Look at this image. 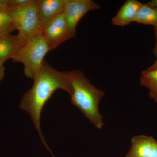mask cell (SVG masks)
<instances>
[{
	"label": "cell",
	"mask_w": 157,
	"mask_h": 157,
	"mask_svg": "<svg viewBox=\"0 0 157 157\" xmlns=\"http://www.w3.org/2000/svg\"><path fill=\"white\" fill-rule=\"evenodd\" d=\"M33 79V85L23 96L20 107L30 116L42 143L52 157H55L42 134L40 127V118L43 107L57 90H63L70 95H72L73 90L68 71H58L44 60Z\"/></svg>",
	"instance_id": "1"
},
{
	"label": "cell",
	"mask_w": 157,
	"mask_h": 157,
	"mask_svg": "<svg viewBox=\"0 0 157 157\" xmlns=\"http://www.w3.org/2000/svg\"><path fill=\"white\" fill-rule=\"evenodd\" d=\"M68 75L73 90L71 103L97 129H102L104 123L103 115L99 112V104L105 92L92 84L80 70L68 71Z\"/></svg>",
	"instance_id": "2"
},
{
	"label": "cell",
	"mask_w": 157,
	"mask_h": 157,
	"mask_svg": "<svg viewBox=\"0 0 157 157\" xmlns=\"http://www.w3.org/2000/svg\"><path fill=\"white\" fill-rule=\"evenodd\" d=\"M49 51L41 33L24 43L12 59L14 62L22 63L25 76L33 79L42 67L45 55Z\"/></svg>",
	"instance_id": "3"
},
{
	"label": "cell",
	"mask_w": 157,
	"mask_h": 157,
	"mask_svg": "<svg viewBox=\"0 0 157 157\" xmlns=\"http://www.w3.org/2000/svg\"><path fill=\"white\" fill-rule=\"evenodd\" d=\"M8 14L18 31L17 35L24 43L42 33L43 29L37 12L36 0H33L23 8L11 10Z\"/></svg>",
	"instance_id": "4"
},
{
	"label": "cell",
	"mask_w": 157,
	"mask_h": 157,
	"mask_svg": "<svg viewBox=\"0 0 157 157\" xmlns=\"http://www.w3.org/2000/svg\"><path fill=\"white\" fill-rule=\"evenodd\" d=\"M101 6L92 0H65L63 14L71 38L76 36L80 20L90 11L99 10Z\"/></svg>",
	"instance_id": "5"
},
{
	"label": "cell",
	"mask_w": 157,
	"mask_h": 157,
	"mask_svg": "<svg viewBox=\"0 0 157 157\" xmlns=\"http://www.w3.org/2000/svg\"><path fill=\"white\" fill-rule=\"evenodd\" d=\"M42 33L50 51L57 48L68 39H71L63 13L49 21L44 27Z\"/></svg>",
	"instance_id": "6"
},
{
	"label": "cell",
	"mask_w": 157,
	"mask_h": 157,
	"mask_svg": "<svg viewBox=\"0 0 157 157\" xmlns=\"http://www.w3.org/2000/svg\"><path fill=\"white\" fill-rule=\"evenodd\" d=\"M65 3V0H36L42 29L55 17L63 13Z\"/></svg>",
	"instance_id": "7"
},
{
	"label": "cell",
	"mask_w": 157,
	"mask_h": 157,
	"mask_svg": "<svg viewBox=\"0 0 157 157\" xmlns=\"http://www.w3.org/2000/svg\"><path fill=\"white\" fill-rule=\"evenodd\" d=\"M156 141L152 136H134L131 140V146L126 157H151Z\"/></svg>",
	"instance_id": "8"
},
{
	"label": "cell",
	"mask_w": 157,
	"mask_h": 157,
	"mask_svg": "<svg viewBox=\"0 0 157 157\" xmlns=\"http://www.w3.org/2000/svg\"><path fill=\"white\" fill-rule=\"evenodd\" d=\"M142 3L137 0H127L111 19L113 25L123 27L135 21Z\"/></svg>",
	"instance_id": "9"
},
{
	"label": "cell",
	"mask_w": 157,
	"mask_h": 157,
	"mask_svg": "<svg viewBox=\"0 0 157 157\" xmlns=\"http://www.w3.org/2000/svg\"><path fill=\"white\" fill-rule=\"evenodd\" d=\"M23 44L17 35L0 36V65L12 59Z\"/></svg>",
	"instance_id": "10"
},
{
	"label": "cell",
	"mask_w": 157,
	"mask_h": 157,
	"mask_svg": "<svg viewBox=\"0 0 157 157\" xmlns=\"http://www.w3.org/2000/svg\"><path fill=\"white\" fill-rule=\"evenodd\" d=\"M134 22L141 24L157 26V8L142 4L137 12Z\"/></svg>",
	"instance_id": "11"
},
{
	"label": "cell",
	"mask_w": 157,
	"mask_h": 157,
	"mask_svg": "<svg viewBox=\"0 0 157 157\" xmlns=\"http://www.w3.org/2000/svg\"><path fill=\"white\" fill-rule=\"evenodd\" d=\"M140 84L149 90V96L157 103V69L142 71L140 74Z\"/></svg>",
	"instance_id": "12"
},
{
	"label": "cell",
	"mask_w": 157,
	"mask_h": 157,
	"mask_svg": "<svg viewBox=\"0 0 157 157\" xmlns=\"http://www.w3.org/2000/svg\"><path fill=\"white\" fill-rule=\"evenodd\" d=\"M15 30L16 28L9 14L0 13V36H10Z\"/></svg>",
	"instance_id": "13"
},
{
	"label": "cell",
	"mask_w": 157,
	"mask_h": 157,
	"mask_svg": "<svg viewBox=\"0 0 157 157\" xmlns=\"http://www.w3.org/2000/svg\"><path fill=\"white\" fill-rule=\"evenodd\" d=\"M33 0H8L9 11L21 9L27 6Z\"/></svg>",
	"instance_id": "14"
},
{
	"label": "cell",
	"mask_w": 157,
	"mask_h": 157,
	"mask_svg": "<svg viewBox=\"0 0 157 157\" xmlns=\"http://www.w3.org/2000/svg\"><path fill=\"white\" fill-rule=\"evenodd\" d=\"M8 0H0V13H9Z\"/></svg>",
	"instance_id": "15"
},
{
	"label": "cell",
	"mask_w": 157,
	"mask_h": 157,
	"mask_svg": "<svg viewBox=\"0 0 157 157\" xmlns=\"http://www.w3.org/2000/svg\"><path fill=\"white\" fill-rule=\"evenodd\" d=\"M5 68L4 66L0 65V83L4 78V75H5Z\"/></svg>",
	"instance_id": "16"
},
{
	"label": "cell",
	"mask_w": 157,
	"mask_h": 157,
	"mask_svg": "<svg viewBox=\"0 0 157 157\" xmlns=\"http://www.w3.org/2000/svg\"><path fill=\"white\" fill-rule=\"evenodd\" d=\"M154 33L156 37V45L154 49L153 52L156 55L157 54V26L154 27Z\"/></svg>",
	"instance_id": "17"
},
{
	"label": "cell",
	"mask_w": 157,
	"mask_h": 157,
	"mask_svg": "<svg viewBox=\"0 0 157 157\" xmlns=\"http://www.w3.org/2000/svg\"><path fill=\"white\" fill-rule=\"evenodd\" d=\"M156 56H157V59L156 60L155 62L147 70H148V71H151V70H153L157 69V54Z\"/></svg>",
	"instance_id": "18"
},
{
	"label": "cell",
	"mask_w": 157,
	"mask_h": 157,
	"mask_svg": "<svg viewBox=\"0 0 157 157\" xmlns=\"http://www.w3.org/2000/svg\"><path fill=\"white\" fill-rule=\"evenodd\" d=\"M151 157H157V141L155 144Z\"/></svg>",
	"instance_id": "19"
},
{
	"label": "cell",
	"mask_w": 157,
	"mask_h": 157,
	"mask_svg": "<svg viewBox=\"0 0 157 157\" xmlns=\"http://www.w3.org/2000/svg\"><path fill=\"white\" fill-rule=\"evenodd\" d=\"M147 4L150 6L157 8V0H151Z\"/></svg>",
	"instance_id": "20"
}]
</instances>
